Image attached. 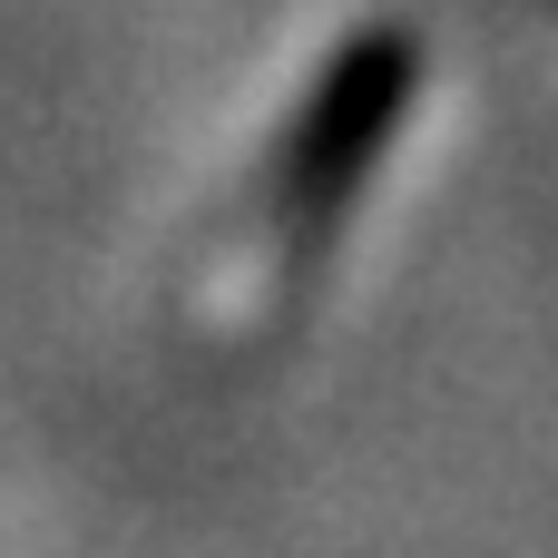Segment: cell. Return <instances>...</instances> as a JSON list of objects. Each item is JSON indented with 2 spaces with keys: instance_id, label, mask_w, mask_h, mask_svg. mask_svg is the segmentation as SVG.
<instances>
[{
  "instance_id": "cell-1",
  "label": "cell",
  "mask_w": 558,
  "mask_h": 558,
  "mask_svg": "<svg viewBox=\"0 0 558 558\" xmlns=\"http://www.w3.org/2000/svg\"><path fill=\"white\" fill-rule=\"evenodd\" d=\"M402 98H412V39H402V29L353 39V49L333 59V78L314 88V108H304L294 147H284V216L324 226V216L353 196V177L383 157V137H392Z\"/></svg>"
}]
</instances>
